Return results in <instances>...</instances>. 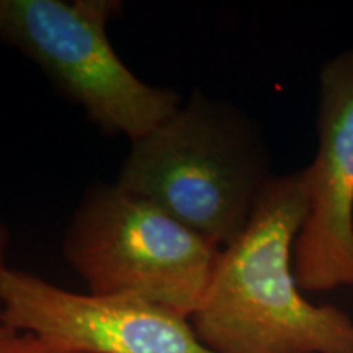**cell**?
<instances>
[{
  "label": "cell",
  "instance_id": "7a4b0ae2",
  "mask_svg": "<svg viewBox=\"0 0 353 353\" xmlns=\"http://www.w3.org/2000/svg\"><path fill=\"white\" fill-rule=\"evenodd\" d=\"M272 176L250 126L195 97L132 141L117 183L223 249L245 228Z\"/></svg>",
  "mask_w": 353,
  "mask_h": 353
},
{
  "label": "cell",
  "instance_id": "52a82bcc",
  "mask_svg": "<svg viewBox=\"0 0 353 353\" xmlns=\"http://www.w3.org/2000/svg\"><path fill=\"white\" fill-rule=\"evenodd\" d=\"M13 353H76V352L57 350V348L48 345V343L41 342L39 339L33 337V335L20 334L19 339H17Z\"/></svg>",
  "mask_w": 353,
  "mask_h": 353
},
{
  "label": "cell",
  "instance_id": "3957f363",
  "mask_svg": "<svg viewBox=\"0 0 353 353\" xmlns=\"http://www.w3.org/2000/svg\"><path fill=\"white\" fill-rule=\"evenodd\" d=\"M221 252L152 201L120 185L87 193L64 239V255L88 293L123 294L192 319Z\"/></svg>",
  "mask_w": 353,
  "mask_h": 353
},
{
  "label": "cell",
  "instance_id": "6da1fadb",
  "mask_svg": "<svg viewBox=\"0 0 353 353\" xmlns=\"http://www.w3.org/2000/svg\"><path fill=\"white\" fill-rule=\"evenodd\" d=\"M309 210L306 172L272 176L236 239L221 249L200 306L198 339L214 353H353V321L301 294L294 242Z\"/></svg>",
  "mask_w": 353,
  "mask_h": 353
},
{
  "label": "cell",
  "instance_id": "9c48e42d",
  "mask_svg": "<svg viewBox=\"0 0 353 353\" xmlns=\"http://www.w3.org/2000/svg\"><path fill=\"white\" fill-rule=\"evenodd\" d=\"M6 252H7V234H6V229L0 226V272H2L3 268H7Z\"/></svg>",
  "mask_w": 353,
  "mask_h": 353
},
{
  "label": "cell",
  "instance_id": "ba28073f",
  "mask_svg": "<svg viewBox=\"0 0 353 353\" xmlns=\"http://www.w3.org/2000/svg\"><path fill=\"white\" fill-rule=\"evenodd\" d=\"M19 335V332H15L7 325L6 319H3L2 306H0V353H13Z\"/></svg>",
  "mask_w": 353,
  "mask_h": 353
},
{
  "label": "cell",
  "instance_id": "277c9868",
  "mask_svg": "<svg viewBox=\"0 0 353 353\" xmlns=\"http://www.w3.org/2000/svg\"><path fill=\"white\" fill-rule=\"evenodd\" d=\"M114 0H0V39L37 63L97 125L132 141L182 107L170 88L136 77L113 50Z\"/></svg>",
  "mask_w": 353,
  "mask_h": 353
},
{
  "label": "cell",
  "instance_id": "8992f818",
  "mask_svg": "<svg viewBox=\"0 0 353 353\" xmlns=\"http://www.w3.org/2000/svg\"><path fill=\"white\" fill-rule=\"evenodd\" d=\"M317 152L304 172L309 210L293 250L299 288L353 286V48L319 76Z\"/></svg>",
  "mask_w": 353,
  "mask_h": 353
},
{
  "label": "cell",
  "instance_id": "5b68a950",
  "mask_svg": "<svg viewBox=\"0 0 353 353\" xmlns=\"http://www.w3.org/2000/svg\"><path fill=\"white\" fill-rule=\"evenodd\" d=\"M7 325L76 353H214L192 322L169 309L123 294L74 293L32 273L0 272Z\"/></svg>",
  "mask_w": 353,
  "mask_h": 353
}]
</instances>
